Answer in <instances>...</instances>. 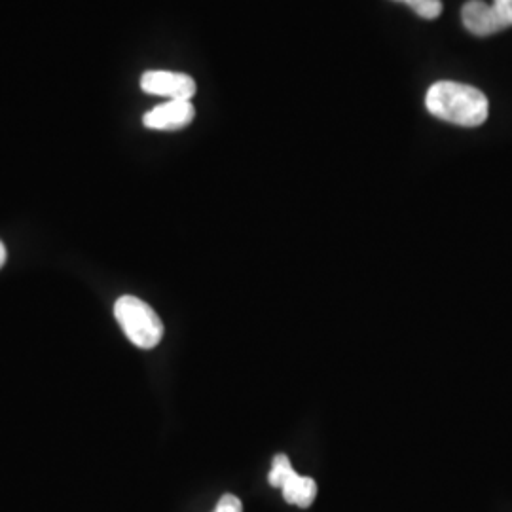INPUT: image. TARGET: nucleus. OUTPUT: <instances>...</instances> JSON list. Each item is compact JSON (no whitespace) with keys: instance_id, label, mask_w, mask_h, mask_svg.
Instances as JSON below:
<instances>
[{"instance_id":"12","label":"nucleus","mask_w":512,"mask_h":512,"mask_svg":"<svg viewBox=\"0 0 512 512\" xmlns=\"http://www.w3.org/2000/svg\"><path fill=\"white\" fill-rule=\"evenodd\" d=\"M404 2H406V4H408V6H410V8H412V10H416V8H418V6H420L421 2H423V0H404Z\"/></svg>"},{"instance_id":"3","label":"nucleus","mask_w":512,"mask_h":512,"mask_svg":"<svg viewBox=\"0 0 512 512\" xmlns=\"http://www.w3.org/2000/svg\"><path fill=\"white\" fill-rule=\"evenodd\" d=\"M143 92L169 97V101H190L196 95V82L183 73L148 71L141 78Z\"/></svg>"},{"instance_id":"6","label":"nucleus","mask_w":512,"mask_h":512,"mask_svg":"<svg viewBox=\"0 0 512 512\" xmlns=\"http://www.w3.org/2000/svg\"><path fill=\"white\" fill-rule=\"evenodd\" d=\"M281 492H283V497H285L287 503L302 507V509H308L311 503L315 501L317 484L310 476H300L298 473H293L283 482Z\"/></svg>"},{"instance_id":"10","label":"nucleus","mask_w":512,"mask_h":512,"mask_svg":"<svg viewBox=\"0 0 512 512\" xmlns=\"http://www.w3.org/2000/svg\"><path fill=\"white\" fill-rule=\"evenodd\" d=\"M215 512H243V505L236 495L226 494L220 497Z\"/></svg>"},{"instance_id":"5","label":"nucleus","mask_w":512,"mask_h":512,"mask_svg":"<svg viewBox=\"0 0 512 512\" xmlns=\"http://www.w3.org/2000/svg\"><path fill=\"white\" fill-rule=\"evenodd\" d=\"M463 25L476 37H490L503 31L499 19L495 16L494 6L484 0H469L461 10Z\"/></svg>"},{"instance_id":"1","label":"nucleus","mask_w":512,"mask_h":512,"mask_svg":"<svg viewBox=\"0 0 512 512\" xmlns=\"http://www.w3.org/2000/svg\"><path fill=\"white\" fill-rule=\"evenodd\" d=\"M427 110L444 122L461 128H476L486 122L490 103L478 88L461 82H437L425 95Z\"/></svg>"},{"instance_id":"2","label":"nucleus","mask_w":512,"mask_h":512,"mask_svg":"<svg viewBox=\"0 0 512 512\" xmlns=\"http://www.w3.org/2000/svg\"><path fill=\"white\" fill-rule=\"evenodd\" d=\"M114 317L129 342L141 349L156 348L162 342L164 325L158 313L137 296H122L114 304Z\"/></svg>"},{"instance_id":"4","label":"nucleus","mask_w":512,"mask_h":512,"mask_svg":"<svg viewBox=\"0 0 512 512\" xmlns=\"http://www.w3.org/2000/svg\"><path fill=\"white\" fill-rule=\"evenodd\" d=\"M194 105L190 101H169L150 110L143 118V124L158 131H177L194 120Z\"/></svg>"},{"instance_id":"8","label":"nucleus","mask_w":512,"mask_h":512,"mask_svg":"<svg viewBox=\"0 0 512 512\" xmlns=\"http://www.w3.org/2000/svg\"><path fill=\"white\" fill-rule=\"evenodd\" d=\"M492 6H494L495 16L499 19L501 27L503 29L512 27V0H494Z\"/></svg>"},{"instance_id":"7","label":"nucleus","mask_w":512,"mask_h":512,"mask_svg":"<svg viewBox=\"0 0 512 512\" xmlns=\"http://www.w3.org/2000/svg\"><path fill=\"white\" fill-rule=\"evenodd\" d=\"M296 473L294 471L293 463H291V459L287 458L285 454H277L272 459V471H270V475H268V482H270V486H274V488H281L283 486V482L289 478V476Z\"/></svg>"},{"instance_id":"11","label":"nucleus","mask_w":512,"mask_h":512,"mask_svg":"<svg viewBox=\"0 0 512 512\" xmlns=\"http://www.w3.org/2000/svg\"><path fill=\"white\" fill-rule=\"evenodd\" d=\"M4 262H6V247H4V243L0 241V268L4 266Z\"/></svg>"},{"instance_id":"9","label":"nucleus","mask_w":512,"mask_h":512,"mask_svg":"<svg viewBox=\"0 0 512 512\" xmlns=\"http://www.w3.org/2000/svg\"><path fill=\"white\" fill-rule=\"evenodd\" d=\"M416 14L425 19L439 18L442 14V2L440 0H423L416 8Z\"/></svg>"}]
</instances>
